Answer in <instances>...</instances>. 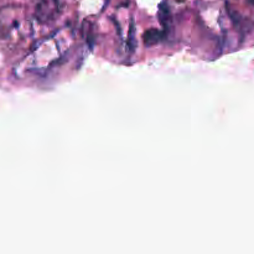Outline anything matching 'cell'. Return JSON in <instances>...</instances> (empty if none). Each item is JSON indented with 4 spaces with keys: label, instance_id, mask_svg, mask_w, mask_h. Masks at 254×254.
Returning <instances> with one entry per match:
<instances>
[{
    "label": "cell",
    "instance_id": "1",
    "mask_svg": "<svg viewBox=\"0 0 254 254\" xmlns=\"http://www.w3.org/2000/svg\"><path fill=\"white\" fill-rule=\"evenodd\" d=\"M161 32L159 31V30L156 29H149L148 31L144 34V42H145L148 46H150V45H154L156 44V42H159L161 40Z\"/></svg>",
    "mask_w": 254,
    "mask_h": 254
}]
</instances>
